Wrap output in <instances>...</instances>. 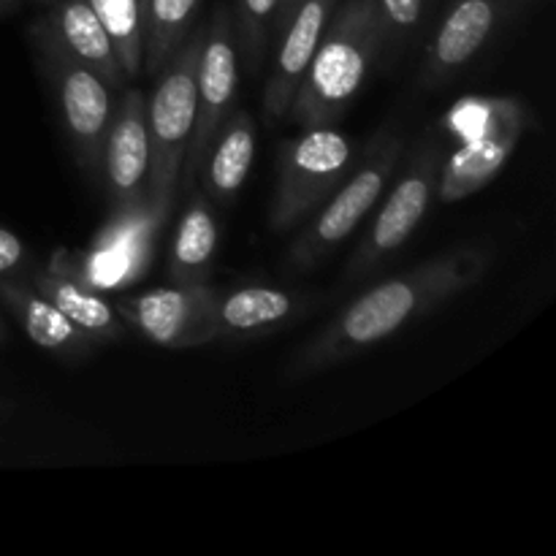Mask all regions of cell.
<instances>
[{
    "label": "cell",
    "instance_id": "1",
    "mask_svg": "<svg viewBox=\"0 0 556 556\" xmlns=\"http://www.w3.org/2000/svg\"><path fill=\"white\" fill-rule=\"evenodd\" d=\"M492 255L483 248H454L402 275L378 282L353 299L324 331L313 337L291 362V378L329 369L367 348L380 345L405 326L427 318L445 302L483 280Z\"/></svg>",
    "mask_w": 556,
    "mask_h": 556
},
{
    "label": "cell",
    "instance_id": "2",
    "mask_svg": "<svg viewBox=\"0 0 556 556\" xmlns=\"http://www.w3.org/2000/svg\"><path fill=\"white\" fill-rule=\"evenodd\" d=\"M383 38L386 27L375 0H348L340 11L334 9L288 109V119L299 128H313L340 117L367 81Z\"/></svg>",
    "mask_w": 556,
    "mask_h": 556
},
{
    "label": "cell",
    "instance_id": "3",
    "mask_svg": "<svg viewBox=\"0 0 556 556\" xmlns=\"http://www.w3.org/2000/svg\"><path fill=\"white\" fill-rule=\"evenodd\" d=\"M443 123L459 147L443 157L434 195L462 201L503 172L527 128V109L519 98L467 96L448 109Z\"/></svg>",
    "mask_w": 556,
    "mask_h": 556
},
{
    "label": "cell",
    "instance_id": "4",
    "mask_svg": "<svg viewBox=\"0 0 556 556\" xmlns=\"http://www.w3.org/2000/svg\"><path fill=\"white\" fill-rule=\"evenodd\" d=\"M204 33L185 38L174 58L157 71L152 96L147 98V136H150V179L147 195L174 206L185 152L195 123V74H199Z\"/></svg>",
    "mask_w": 556,
    "mask_h": 556
},
{
    "label": "cell",
    "instance_id": "5",
    "mask_svg": "<svg viewBox=\"0 0 556 556\" xmlns=\"http://www.w3.org/2000/svg\"><path fill=\"white\" fill-rule=\"evenodd\" d=\"M172 210L174 206L157 204L150 195L114 206L90 244L79 255L68 253L71 266L96 291L106 296L123 293L150 269Z\"/></svg>",
    "mask_w": 556,
    "mask_h": 556
},
{
    "label": "cell",
    "instance_id": "6",
    "mask_svg": "<svg viewBox=\"0 0 556 556\" xmlns=\"http://www.w3.org/2000/svg\"><path fill=\"white\" fill-rule=\"evenodd\" d=\"M400 161V141L394 134H378L367 147L362 166L351 179H342L340 188L318 206L315 220L296 237L288 250V264L293 269H313L329 258L383 199L389 179Z\"/></svg>",
    "mask_w": 556,
    "mask_h": 556
},
{
    "label": "cell",
    "instance_id": "7",
    "mask_svg": "<svg viewBox=\"0 0 556 556\" xmlns=\"http://www.w3.org/2000/svg\"><path fill=\"white\" fill-rule=\"evenodd\" d=\"M33 41H36L38 54H41L43 74L52 81L54 92H58L60 114H63L65 134L71 139L76 163L81 166V172L90 174L98 182L103 139H106L114 103H117L112 98V87L101 76L92 74L85 63H79L49 33L43 22L33 27Z\"/></svg>",
    "mask_w": 556,
    "mask_h": 556
},
{
    "label": "cell",
    "instance_id": "8",
    "mask_svg": "<svg viewBox=\"0 0 556 556\" xmlns=\"http://www.w3.org/2000/svg\"><path fill=\"white\" fill-rule=\"evenodd\" d=\"M353 163V144L331 125L302 128L282 150L277 190L271 199L269 226L275 233L291 231L313 215L345 179Z\"/></svg>",
    "mask_w": 556,
    "mask_h": 556
},
{
    "label": "cell",
    "instance_id": "9",
    "mask_svg": "<svg viewBox=\"0 0 556 556\" xmlns=\"http://www.w3.org/2000/svg\"><path fill=\"white\" fill-rule=\"evenodd\" d=\"M239 90V52L237 30L226 11H217L210 30L204 33L195 74V123L190 134L188 152H185L182 172H179V190L190 193L199 182V168L220 130L223 119L231 114Z\"/></svg>",
    "mask_w": 556,
    "mask_h": 556
},
{
    "label": "cell",
    "instance_id": "10",
    "mask_svg": "<svg viewBox=\"0 0 556 556\" xmlns=\"http://www.w3.org/2000/svg\"><path fill=\"white\" fill-rule=\"evenodd\" d=\"M215 302L217 288L206 280L188 282V286L168 282L134 296H117L114 307L123 315L128 329L144 337L147 342L168 351H185V348L217 342Z\"/></svg>",
    "mask_w": 556,
    "mask_h": 556
},
{
    "label": "cell",
    "instance_id": "11",
    "mask_svg": "<svg viewBox=\"0 0 556 556\" xmlns=\"http://www.w3.org/2000/svg\"><path fill=\"white\" fill-rule=\"evenodd\" d=\"M440 166H443V152L438 147H424L413 157L405 177L391 188L378 217L367 228L358 248L353 250L345 269L348 280H358V277L369 275L380 261L396 253L416 233V228L421 226L429 206H432L434 193H438Z\"/></svg>",
    "mask_w": 556,
    "mask_h": 556
},
{
    "label": "cell",
    "instance_id": "12",
    "mask_svg": "<svg viewBox=\"0 0 556 556\" xmlns=\"http://www.w3.org/2000/svg\"><path fill=\"white\" fill-rule=\"evenodd\" d=\"M150 179V136H147V98L141 90H125L114 103L112 123L101 150V177L109 204L125 206L147 195Z\"/></svg>",
    "mask_w": 556,
    "mask_h": 556
},
{
    "label": "cell",
    "instance_id": "13",
    "mask_svg": "<svg viewBox=\"0 0 556 556\" xmlns=\"http://www.w3.org/2000/svg\"><path fill=\"white\" fill-rule=\"evenodd\" d=\"M340 0H302L296 14L280 33L275 60H271L269 79L264 85V117L269 123H280L288 117L299 85H302L307 65L318 49L320 36L329 25Z\"/></svg>",
    "mask_w": 556,
    "mask_h": 556
},
{
    "label": "cell",
    "instance_id": "14",
    "mask_svg": "<svg viewBox=\"0 0 556 556\" xmlns=\"http://www.w3.org/2000/svg\"><path fill=\"white\" fill-rule=\"evenodd\" d=\"M30 286L41 296H47L76 329L85 331L96 345L123 342L130 334L128 324L117 313L114 302H109L106 293L96 291L76 275L68 261V250H54L47 269L36 271Z\"/></svg>",
    "mask_w": 556,
    "mask_h": 556
},
{
    "label": "cell",
    "instance_id": "15",
    "mask_svg": "<svg viewBox=\"0 0 556 556\" xmlns=\"http://www.w3.org/2000/svg\"><path fill=\"white\" fill-rule=\"evenodd\" d=\"M503 5L505 0H451L448 14L440 22L429 47L424 68L427 81L440 85L465 68L497 30Z\"/></svg>",
    "mask_w": 556,
    "mask_h": 556
},
{
    "label": "cell",
    "instance_id": "16",
    "mask_svg": "<svg viewBox=\"0 0 556 556\" xmlns=\"http://www.w3.org/2000/svg\"><path fill=\"white\" fill-rule=\"evenodd\" d=\"M302 309V296L271 286H244L217 291L215 340H253L291 324Z\"/></svg>",
    "mask_w": 556,
    "mask_h": 556
},
{
    "label": "cell",
    "instance_id": "17",
    "mask_svg": "<svg viewBox=\"0 0 556 556\" xmlns=\"http://www.w3.org/2000/svg\"><path fill=\"white\" fill-rule=\"evenodd\" d=\"M0 296L9 304L14 318L25 329L27 340L52 356L68 358V362H85L96 353V342L76 329L47 296L33 286L20 280H0Z\"/></svg>",
    "mask_w": 556,
    "mask_h": 556
},
{
    "label": "cell",
    "instance_id": "18",
    "mask_svg": "<svg viewBox=\"0 0 556 556\" xmlns=\"http://www.w3.org/2000/svg\"><path fill=\"white\" fill-rule=\"evenodd\" d=\"M43 25L79 63H85L92 74L101 76L112 90H123L128 85L117 49H114L106 27L87 0H54Z\"/></svg>",
    "mask_w": 556,
    "mask_h": 556
},
{
    "label": "cell",
    "instance_id": "19",
    "mask_svg": "<svg viewBox=\"0 0 556 556\" xmlns=\"http://www.w3.org/2000/svg\"><path fill=\"white\" fill-rule=\"evenodd\" d=\"M255 161V119L244 109L228 114L199 168V182L210 199L228 201L248 182Z\"/></svg>",
    "mask_w": 556,
    "mask_h": 556
},
{
    "label": "cell",
    "instance_id": "20",
    "mask_svg": "<svg viewBox=\"0 0 556 556\" xmlns=\"http://www.w3.org/2000/svg\"><path fill=\"white\" fill-rule=\"evenodd\" d=\"M217 217L204 190H190L168 250V280L177 286L206 282L217 253Z\"/></svg>",
    "mask_w": 556,
    "mask_h": 556
},
{
    "label": "cell",
    "instance_id": "21",
    "mask_svg": "<svg viewBox=\"0 0 556 556\" xmlns=\"http://www.w3.org/2000/svg\"><path fill=\"white\" fill-rule=\"evenodd\" d=\"M201 0H147L144 9V65L157 74L188 38Z\"/></svg>",
    "mask_w": 556,
    "mask_h": 556
},
{
    "label": "cell",
    "instance_id": "22",
    "mask_svg": "<svg viewBox=\"0 0 556 556\" xmlns=\"http://www.w3.org/2000/svg\"><path fill=\"white\" fill-rule=\"evenodd\" d=\"M106 27L125 79H136L144 65V16L139 0H87Z\"/></svg>",
    "mask_w": 556,
    "mask_h": 556
},
{
    "label": "cell",
    "instance_id": "23",
    "mask_svg": "<svg viewBox=\"0 0 556 556\" xmlns=\"http://www.w3.org/2000/svg\"><path fill=\"white\" fill-rule=\"evenodd\" d=\"M277 3L280 0H239L237 41H242L244 52L253 60V65H258V60L264 58L271 20L277 14Z\"/></svg>",
    "mask_w": 556,
    "mask_h": 556
},
{
    "label": "cell",
    "instance_id": "24",
    "mask_svg": "<svg viewBox=\"0 0 556 556\" xmlns=\"http://www.w3.org/2000/svg\"><path fill=\"white\" fill-rule=\"evenodd\" d=\"M375 3H378L386 36H391L394 41H405L421 22L424 0H375Z\"/></svg>",
    "mask_w": 556,
    "mask_h": 556
},
{
    "label": "cell",
    "instance_id": "25",
    "mask_svg": "<svg viewBox=\"0 0 556 556\" xmlns=\"http://www.w3.org/2000/svg\"><path fill=\"white\" fill-rule=\"evenodd\" d=\"M27 250L25 244H22V239L16 237L14 231H9V228L0 226V275H5V271H14L16 266L25 261Z\"/></svg>",
    "mask_w": 556,
    "mask_h": 556
},
{
    "label": "cell",
    "instance_id": "26",
    "mask_svg": "<svg viewBox=\"0 0 556 556\" xmlns=\"http://www.w3.org/2000/svg\"><path fill=\"white\" fill-rule=\"evenodd\" d=\"M299 5H302V0H280V3H277V14H275V20H271L275 36H280V33L286 30V25L291 22V16L296 14Z\"/></svg>",
    "mask_w": 556,
    "mask_h": 556
},
{
    "label": "cell",
    "instance_id": "27",
    "mask_svg": "<svg viewBox=\"0 0 556 556\" xmlns=\"http://www.w3.org/2000/svg\"><path fill=\"white\" fill-rule=\"evenodd\" d=\"M141 3V16H144V9H147V0H139Z\"/></svg>",
    "mask_w": 556,
    "mask_h": 556
},
{
    "label": "cell",
    "instance_id": "28",
    "mask_svg": "<svg viewBox=\"0 0 556 556\" xmlns=\"http://www.w3.org/2000/svg\"><path fill=\"white\" fill-rule=\"evenodd\" d=\"M0 337H3V326H0Z\"/></svg>",
    "mask_w": 556,
    "mask_h": 556
},
{
    "label": "cell",
    "instance_id": "29",
    "mask_svg": "<svg viewBox=\"0 0 556 556\" xmlns=\"http://www.w3.org/2000/svg\"><path fill=\"white\" fill-rule=\"evenodd\" d=\"M47 3H54V0H47Z\"/></svg>",
    "mask_w": 556,
    "mask_h": 556
}]
</instances>
